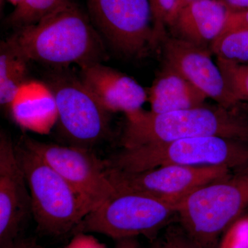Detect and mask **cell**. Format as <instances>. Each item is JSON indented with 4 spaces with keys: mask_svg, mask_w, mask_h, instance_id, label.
Segmentation results:
<instances>
[{
    "mask_svg": "<svg viewBox=\"0 0 248 248\" xmlns=\"http://www.w3.org/2000/svg\"><path fill=\"white\" fill-rule=\"evenodd\" d=\"M62 70L50 75L46 82L55 98L59 130L70 146L91 149L110 133V112L79 78Z\"/></svg>",
    "mask_w": 248,
    "mask_h": 248,
    "instance_id": "obj_7",
    "label": "cell"
},
{
    "mask_svg": "<svg viewBox=\"0 0 248 248\" xmlns=\"http://www.w3.org/2000/svg\"><path fill=\"white\" fill-rule=\"evenodd\" d=\"M174 215V204L138 191L115 189L84 217L73 234L98 233L116 241L139 236L153 240Z\"/></svg>",
    "mask_w": 248,
    "mask_h": 248,
    "instance_id": "obj_6",
    "label": "cell"
},
{
    "mask_svg": "<svg viewBox=\"0 0 248 248\" xmlns=\"http://www.w3.org/2000/svg\"><path fill=\"white\" fill-rule=\"evenodd\" d=\"M196 1V0H178L174 18H175L178 13H179L183 8L186 7V6H187V5L190 4V3L193 2V1Z\"/></svg>",
    "mask_w": 248,
    "mask_h": 248,
    "instance_id": "obj_28",
    "label": "cell"
},
{
    "mask_svg": "<svg viewBox=\"0 0 248 248\" xmlns=\"http://www.w3.org/2000/svg\"><path fill=\"white\" fill-rule=\"evenodd\" d=\"M8 248H45L31 239H18Z\"/></svg>",
    "mask_w": 248,
    "mask_h": 248,
    "instance_id": "obj_27",
    "label": "cell"
},
{
    "mask_svg": "<svg viewBox=\"0 0 248 248\" xmlns=\"http://www.w3.org/2000/svg\"><path fill=\"white\" fill-rule=\"evenodd\" d=\"M229 12L248 10V0H219Z\"/></svg>",
    "mask_w": 248,
    "mask_h": 248,
    "instance_id": "obj_25",
    "label": "cell"
},
{
    "mask_svg": "<svg viewBox=\"0 0 248 248\" xmlns=\"http://www.w3.org/2000/svg\"><path fill=\"white\" fill-rule=\"evenodd\" d=\"M126 119L122 138L124 148L208 136L248 143V117L218 104L164 113L142 110Z\"/></svg>",
    "mask_w": 248,
    "mask_h": 248,
    "instance_id": "obj_2",
    "label": "cell"
},
{
    "mask_svg": "<svg viewBox=\"0 0 248 248\" xmlns=\"http://www.w3.org/2000/svg\"><path fill=\"white\" fill-rule=\"evenodd\" d=\"M217 58L238 63L248 62V31L236 30L220 34L210 45Z\"/></svg>",
    "mask_w": 248,
    "mask_h": 248,
    "instance_id": "obj_19",
    "label": "cell"
},
{
    "mask_svg": "<svg viewBox=\"0 0 248 248\" xmlns=\"http://www.w3.org/2000/svg\"><path fill=\"white\" fill-rule=\"evenodd\" d=\"M16 152L29 186L31 215L37 229L53 236L74 232L90 213L84 200L34 152L21 143Z\"/></svg>",
    "mask_w": 248,
    "mask_h": 248,
    "instance_id": "obj_5",
    "label": "cell"
},
{
    "mask_svg": "<svg viewBox=\"0 0 248 248\" xmlns=\"http://www.w3.org/2000/svg\"><path fill=\"white\" fill-rule=\"evenodd\" d=\"M31 198L27 179L18 160L16 146L4 132L0 133V248L19 239Z\"/></svg>",
    "mask_w": 248,
    "mask_h": 248,
    "instance_id": "obj_11",
    "label": "cell"
},
{
    "mask_svg": "<svg viewBox=\"0 0 248 248\" xmlns=\"http://www.w3.org/2000/svg\"><path fill=\"white\" fill-rule=\"evenodd\" d=\"M20 143L62 176L84 200L90 212L115 192L108 177L107 161L91 149L46 143L28 135L22 137Z\"/></svg>",
    "mask_w": 248,
    "mask_h": 248,
    "instance_id": "obj_9",
    "label": "cell"
},
{
    "mask_svg": "<svg viewBox=\"0 0 248 248\" xmlns=\"http://www.w3.org/2000/svg\"><path fill=\"white\" fill-rule=\"evenodd\" d=\"M9 109L19 125L36 131L48 130L58 120L55 98L46 82L28 79L18 90Z\"/></svg>",
    "mask_w": 248,
    "mask_h": 248,
    "instance_id": "obj_15",
    "label": "cell"
},
{
    "mask_svg": "<svg viewBox=\"0 0 248 248\" xmlns=\"http://www.w3.org/2000/svg\"><path fill=\"white\" fill-rule=\"evenodd\" d=\"M163 44L165 64L180 73L218 105L235 108L238 103L227 89L221 72L206 47L168 36Z\"/></svg>",
    "mask_w": 248,
    "mask_h": 248,
    "instance_id": "obj_12",
    "label": "cell"
},
{
    "mask_svg": "<svg viewBox=\"0 0 248 248\" xmlns=\"http://www.w3.org/2000/svg\"><path fill=\"white\" fill-rule=\"evenodd\" d=\"M114 248H142L136 237L117 240Z\"/></svg>",
    "mask_w": 248,
    "mask_h": 248,
    "instance_id": "obj_26",
    "label": "cell"
},
{
    "mask_svg": "<svg viewBox=\"0 0 248 248\" xmlns=\"http://www.w3.org/2000/svg\"><path fill=\"white\" fill-rule=\"evenodd\" d=\"M63 0H22L6 18V23L16 29L32 25L56 9Z\"/></svg>",
    "mask_w": 248,
    "mask_h": 248,
    "instance_id": "obj_18",
    "label": "cell"
},
{
    "mask_svg": "<svg viewBox=\"0 0 248 248\" xmlns=\"http://www.w3.org/2000/svg\"><path fill=\"white\" fill-rule=\"evenodd\" d=\"M178 0H150L153 15V40L155 47L163 43L167 37L166 28L171 26Z\"/></svg>",
    "mask_w": 248,
    "mask_h": 248,
    "instance_id": "obj_21",
    "label": "cell"
},
{
    "mask_svg": "<svg viewBox=\"0 0 248 248\" xmlns=\"http://www.w3.org/2000/svg\"><path fill=\"white\" fill-rule=\"evenodd\" d=\"M65 248H106L104 245L99 242L94 236L89 233H77L71 242Z\"/></svg>",
    "mask_w": 248,
    "mask_h": 248,
    "instance_id": "obj_24",
    "label": "cell"
},
{
    "mask_svg": "<svg viewBox=\"0 0 248 248\" xmlns=\"http://www.w3.org/2000/svg\"><path fill=\"white\" fill-rule=\"evenodd\" d=\"M108 167L138 172L165 165L210 167L236 171L248 166V143L218 136L183 139L124 148L107 161Z\"/></svg>",
    "mask_w": 248,
    "mask_h": 248,
    "instance_id": "obj_4",
    "label": "cell"
},
{
    "mask_svg": "<svg viewBox=\"0 0 248 248\" xmlns=\"http://www.w3.org/2000/svg\"><path fill=\"white\" fill-rule=\"evenodd\" d=\"M28 62L7 40L0 45V104L9 108L18 90L27 81Z\"/></svg>",
    "mask_w": 248,
    "mask_h": 248,
    "instance_id": "obj_17",
    "label": "cell"
},
{
    "mask_svg": "<svg viewBox=\"0 0 248 248\" xmlns=\"http://www.w3.org/2000/svg\"><path fill=\"white\" fill-rule=\"evenodd\" d=\"M228 12L219 0H196L178 13L171 26L180 38L205 47L221 33Z\"/></svg>",
    "mask_w": 248,
    "mask_h": 248,
    "instance_id": "obj_14",
    "label": "cell"
},
{
    "mask_svg": "<svg viewBox=\"0 0 248 248\" xmlns=\"http://www.w3.org/2000/svg\"><path fill=\"white\" fill-rule=\"evenodd\" d=\"M153 248H200L190 239L182 226H170Z\"/></svg>",
    "mask_w": 248,
    "mask_h": 248,
    "instance_id": "obj_22",
    "label": "cell"
},
{
    "mask_svg": "<svg viewBox=\"0 0 248 248\" xmlns=\"http://www.w3.org/2000/svg\"><path fill=\"white\" fill-rule=\"evenodd\" d=\"M28 62L63 69L107 59L102 35L91 18L71 0L32 25L16 29L6 40Z\"/></svg>",
    "mask_w": 248,
    "mask_h": 248,
    "instance_id": "obj_1",
    "label": "cell"
},
{
    "mask_svg": "<svg viewBox=\"0 0 248 248\" xmlns=\"http://www.w3.org/2000/svg\"><path fill=\"white\" fill-rule=\"evenodd\" d=\"M152 112L164 113L203 105L207 96L180 73L165 64L148 89Z\"/></svg>",
    "mask_w": 248,
    "mask_h": 248,
    "instance_id": "obj_16",
    "label": "cell"
},
{
    "mask_svg": "<svg viewBox=\"0 0 248 248\" xmlns=\"http://www.w3.org/2000/svg\"><path fill=\"white\" fill-rule=\"evenodd\" d=\"M232 170L223 166L190 167L165 165L138 172L108 167L107 175L115 189L138 191L177 205L199 187L228 177Z\"/></svg>",
    "mask_w": 248,
    "mask_h": 248,
    "instance_id": "obj_10",
    "label": "cell"
},
{
    "mask_svg": "<svg viewBox=\"0 0 248 248\" xmlns=\"http://www.w3.org/2000/svg\"><path fill=\"white\" fill-rule=\"evenodd\" d=\"M3 1H4V0H1V4H2ZM7 1H9L11 4L14 5L15 7H16V6H17L18 4H19V3L22 0H7Z\"/></svg>",
    "mask_w": 248,
    "mask_h": 248,
    "instance_id": "obj_29",
    "label": "cell"
},
{
    "mask_svg": "<svg viewBox=\"0 0 248 248\" xmlns=\"http://www.w3.org/2000/svg\"><path fill=\"white\" fill-rule=\"evenodd\" d=\"M91 19L116 51L141 58L154 48L150 0H86Z\"/></svg>",
    "mask_w": 248,
    "mask_h": 248,
    "instance_id": "obj_8",
    "label": "cell"
},
{
    "mask_svg": "<svg viewBox=\"0 0 248 248\" xmlns=\"http://www.w3.org/2000/svg\"><path fill=\"white\" fill-rule=\"evenodd\" d=\"M247 210L248 166L199 187L176 205L180 226L200 248H214Z\"/></svg>",
    "mask_w": 248,
    "mask_h": 248,
    "instance_id": "obj_3",
    "label": "cell"
},
{
    "mask_svg": "<svg viewBox=\"0 0 248 248\" xmlns=\"http://www.w3.org/2000/svg\"><path fill=\"white\" fill-rule=\"evenodd\" d=\"M227 89L239 104L248 102V64L217 58Z\"/></svg>",
    "mask_w": 248,
    "mask_h": 248,
    "instance_id": "obj_20",
    "label": "cell"
},
{
    "mask_svg": "<svg viewBox=\"0 0 248 248\" xmlns=\"http://www.w3.org/2000/svg\"><path fill=\"white\" fill-rule=\"evenodd\" d=\"M236 30L248 31V10L228 12L221 33Z\"/></svg>",
    "mask_w": 248,
    "mask_h": 248,
    "instance_id": "obj_23",
    "label": "cell"
},
{
    "mask_svg": "<svg viewBox=\"0 0 248 248\" xmlns=\"http://www.w3.org/2000/svg\"><path fill=\"white\" fill-rule=\"evenodd\" d=\"M79 79L99 104L110 112L126 117L140 112L148 101V89L131 77L106 66L102 62L80 68Z\"/></svg>",
    "mask_w": 248,
    "mask_h": 248,
    "instance_id": "obj_13",
    "label": "cell"
}]
</instances>
